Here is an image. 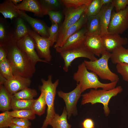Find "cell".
<instances>
[{
  "label": "cell",
  "mask_w": 128,
  "mask_h": 128,
  "mask_svg": "<svg viewBox=\"0 0 128 128\" xmlns=\"http://www.w3.org/2000/svg\"><path fill=\"white\" fill-rule=\"evenodd\" d=\"M41 92L40 95L37 99H35L31 108L35 114L39 116L45 113L46 105L45 94L43 91Z\"/></svg>",
  "instance_id": "83f0119b"
},
{
  "label": "cell",
  "mask_w": 128,
  "mask_h": 128,
  "mask_svg": "<svg viewBox=\"0 0 128 128\" xmlns=\"http://www.w3.org/2000/svg\"><path fill=\"white\" fill-rule=\"evenodd\" d=\"M7 59V52L4 48L0 46V62Z\"/></svg>",
  "instance_id": "b9f144b4"
},
{
  "label": "cell",
  "mask_w": 128,
  "mask_h": 128,
  "mask_svg": "<svg viewBox=\"0 0 128 128\" xmlns=\"http://www.w3.org/2000/svg\"><path fill=\"white\" fill-rule=\"evenodd\" d=\"M102 7L101 0H92L90 4L87 6L86 11L87 17L97 15Z\"/></svg>",
  "instance_id": "836d02e7"
},
{
  "label": "cell",
  "mask_w": 128,
  "mask_h": 128,
  "mask_svg": "<svg viewBox=\"0 0 128 128\" xmlns=\"http://www.w3.org/2000/svg\"><path fill=\"white\" fill-rule=\"evenodd\" d=\"M128 29V6L124 9L112 11L108 28L109 33L122 34Z\"/></svg>",
  "instance_id": "ba28073f"
},
{
  "label": "cell",
  "mask_w": 128,
  "mask_h": 128,
  "mask_svg": "<svg viewBox=\"0 0 128 128\" xmlns=\"http://www.w3.org/2000/svg\"><path fill=\"white\" fill-rule=\"evenodd\" d=\"M29 120L22 118H14L12 121V123L17 125L25 127H30L31 123Z\"/></svg>",
  "instance_id": "ab89813d"
},
{
  "label": "cell",
  "mask_w": 128,
  "mask_h": 128,
  "mask_svg": "<svg viewBox=\"0 0 128 128\" xmlns=\"http://www.w3.org/2000/svg\"><path fill=\"white\" fill-rule=\"evenodd\" d=\"M86 26L87 36H101V31L99 18L98 14L87 17Z\"/></svg>",
  "instance_id": "7402d4cb"
},
{
  "label": "cell",
  "mask_w": 128,
  "mask_h": 128,
  "mask_svg": "<svg viewBox=\"0 0 128 128\" xmlns=\"http://www.w3.org/2000/svg\"><path fill=\"white\" fill-rule=\"evenodd\" d=\"M82 128H95L94 123L90 118L85 119L82 123Z\"/></svg>",
  "instance_id": "60d3db41"
},
{
  "label": "cell",
  "mask_w": 128,
  "mask_h": 128,
  "mask_svg": "<svg viewBox=\"0 0 128 128\" xmlns=\"http://www.w3.org/2000/svg\"><path fill=\"white\" fill-rule=\"evenodd\" d=\"M87 17L85 12L76 23L68 29L58 47H62L69 37L85 27L87 22Z\"/></svg>",
  "instance_id": "603a6c76"
},
{
  "label": "cell",
  "mask_w": 128,
  "mask_h": 128,
  "mask_svg": "<svg viewBox=\"0 0 128 128\" xmlns=\"http://www.w3.org/2000/svg\"><path fill=\"white\" fill-rule=\"evenodd\" d=\"M92 0H61L62 5L66 8H76L81 6L86 5L88 6L91 3Z\"/></svg>",
  "instance_id": "d6a6232c"
},
{
  "label": "cell",
  "mask_w": 128,
  "mask_h": 128,
  "mask_svg": "<svg viewBox=\"0 0 128 128\" xmlns=\"http://www.w3.org/2000/svg\"><path fill=\"white\" fill-rule=\"evenodd\" d=\"M67 114L65 107H64L62 114L59 115L55 113L50 122L49 125L53 128H71V125L68 122Z\"/></svg>",
  "instance_id": "cb8c5ba5"
},
{
  "label": "cell",
  "mask_w": 128,
  "mask_h": 128,
  "mask_svg": "<svg viewBox=\"0 0 128 128\" xmlns=\"http://www.w3.org/2000/svg\"><path fill=\"white\" fill-rule=\"evenodd\" d=\"M59 27L58 24L52 23L51 26L49 27V37L48 38L51 42L52 46L57 41Z\"/></svg>",
  "instance_id": "e575fe53"
},
{
  "label": "cell",
  "mask_w": 128,
  "mask_h": 128,
  "mask_svg": "<svg viewBox=\"0 0 128 128\" xmlns=\"http://www.w3.org/2000/svg\"><path fill=\"white\" fill-rule=\"evenodd\" d=\"M16 42L20 50L34 64H36L37 62H39L49 63L39 57L35 50L34 41L29 34Z\"/></svg>",
  "instance_id": "30bf717a"
},
{
  "label": "cell",
  "mask_w": 128,
  "mask_h": 128,
  "mask_svg": "<svg viewBox=\"0 0 128 128\" xmlns=\"http://www.w3.org/2000/svg\"><path fill=\"white\" fill-rule=\"evenodd\" d=\"M44 15H47L48 12L51 10H56L59 8L62 5L60 0H40Z\"/></svg>",
  "instance_id": "f546056e"
},
{
  "label": "cell",
  "mask_w": 128,
  "mask_h": 128,
  "mask_svg": "<svg viewBox=\"0 0 128 128\" xmlns=\"http://www.w3.org/2000/svg\"><path fill=\"white\" fill-rule=\"evenodd\" d=\"M16 7L20 10L32 12L37 16L41 17L44 15L39 0H23Z\"/></svg>",
  "instance_id": "ffe728a7"
},
{
  "label": "cell",
  "mask_w": 128,
  "mask_h": 128,
  "mask_svg": "<svg viewBox=\"0 0 128 128\" xmlns=\"http://www.w3.org/2000/svg\"><path fill=\"white\" fill-rule=\"evenodd\" d=\"M47 14L49 16L52 23L59 25L61 23L62 16L60 11L56 10L50 11L48 12Z\"/></svg>",
  "instance_id": "74e56055"
},
{
  "label": "cell",
  "mask_w": 128,
  "mask_h": 128,
  "mask_svg": "<svg viewBox=\"0 0 128 128\" xmlns=\"http://www.w3.org/2000/svg\"><path fill=\"white\" fill-rule=\"evenodd\" d=\"M123 88L120 86L116 87L109 90L103 89H91L90 91L82 95V99L81 104L83 105L90 103L92 105L99 103L102 104L105 115L108 116L110 113L108 104L110 99L121 93Z\"/></svg>",
  "instance_id": "3957f363"
},
{
  "label": "cell",
  "mask_w": 128,
  "mask_h": 128,
  "mask_svg": "<svg viewBox=\"0 0 128 128\" xmlns=\"http://www.w3.org/2000/svg\"><path fill=\"white\" fill-rule=\"evenodd\" d=\"M82 92L79 83L77 84L74 90L69 92H64L61 91L57 92L58 96L62 98L65 102L68 119L70 118L72 114L75 115L77 114L76 105Z\"/></svg>",
  "instance_id": "9c48e42d"
},
{
  "label": "cell",
  "mask_w": 128,
  "mask_h": 128,
  "mask_svg": "<svg viewBox=\"0 0 128 128\" xmlns=\"http://www.w3.org/2000/svg\"><path fill=\"white\" fill-rule=\"evenodd\" d=\"M35 99H19L12 97L11 103V109L13 110L31 109Z\"/></svg>",
  "instance_id": "4316f807"
},
{
  "label": "cell",
  "mask_w": 128,
  "mask_h": 128,
  "mask_svg": "<svg viewBox=\"0 0 128 128\" xmlns=\"http://www.w3.org/2000/svg\"><path fill=\"white\" fill-rule=\"evenodd\" d=\"M114 7L112 3L103 5L98 14L101 25V36L109 33L108 28Z\"/></svg>",
  "instance_id": "ac0fdd59"
},
{
  "label": "cell",
  "mask_w": 128,
  "mask_h": 128,
  "mask_svg": "<svg viewBox=\"0 0 128 128\" xmlns=\"http://www.w3.org/2000/svg\"><path fill=\"white\" fill-rule=\"evenodd\" d=\"M9 128H31L30 127H25L19 126L13 123H12L10 126Z\"/></svg>",
  "instance_id": "ee69618b"
},
{
  "label": "cell",
  "mask_w": 128,
  "mask_h": 128,
  "mask_svg": "<svg viewBox=\"0 0 128 128\" xmlns=\"http://www.w3.org/2000/svg\"><path fill=\"white\" fill-rule=\"evenodd\" d=\"M117 72L122 76L123 79L128 82V64L121 63L116 64Z\"/></svg>",
  "instance_id": "8d00e7d4"
},
{
  "label": "cell",
  "mask_w": 128,
  "mask_h": 128,
  "mask_svg": "<svg viewBox=\"0 0 128 128\" xmlns=\"http://www.w3.org/2000/svg\"><path fill=\"white\" fill-rule=\"evenodd\" d=\"M14 41L17 42L29 34L32 29L20 15L11 21Z\"/></svg>",
  "instance_id": "2e32d148"
},
{
  "label": "cell",
  "mask_w": 128,
  "mask_h": 128,
  "mask_svg": "<svg viewBox=\"0 0 128 128\" xmlns=\"http://www.w3.org/2000/svg\"><path fill=\"white\" fill-rule=\"evenodd\" d=\"M8 114L13 118H22L33 120L36 117L35 114L31 109L8 111Z\"/></svg>",
  "instance_id": "4dcf8cb0"
},
{
  "label": "cell",
  "mask_w": 128,
  "mask_h": 128,
  "mask_svg": "<svg viewBox=\"0 0 128 128\" xmlns=\"http://www.w3.org/2000/svg\"><path fill=\"white\" fill-rule=\"evenodd\" d=\"M14 40L11 23L0 17V46H4Z\"/></svg>",
  "instance_id": "d6986e66"
},
{
  "label": "cell",
  "mask_w": 128,
  "mask_h": 128,
  "mask_svg": "<svg viewBox=\"0 0 128 128\" xmlns=\"http://www.w3.org/2000/svg\"><path fill=\"white\" fill-rule=\"evenodd\" d=\"M29 35L34 41L36 49L39 57L49 62L52 59L50 50V47L52 46L48 38L41 37L32 29Z\"/></svg>",
  "instance_id": "8fae6325"
},
{
  "label": "cell",
  "mask_w": 128,
  "mask_h": 128,
  "mask_svg": "<svg viewBox=\"0 0 128 128\" xmlns=\"http://www.w3.org/2000/svg\"><path fill=\"white\" fill-rule=\"evenodd\" d=\"M20 10L11 1L6 0L0 4V12L5 19L11 21L19 16Z\"/></svg>",
  "instance_id": "44dd1931"
},
{
  "label": "cell",
  "mask_w": 128,
  "mask_h": 128,
  "mask_svg": "<svg viewBox=\"0 0 128 128\" xmlns=\"http://www.w3.org/2000/svg\"><path fill=\"white\" fill-rule=\"evenodd\" d=\"M38 95L37 90L27 87L17 92L12 95L14 98L19 99L31 100Z\"/></svg>",
  "instance_id": "f1b7e54d"
},
{
  "label": "cell",
  "mask_w": 128,
  "mask_h": 128,
  "mask_svg": "<svg viewBox=\"0 0 128 128\" xmlns=\"http://www.w3.org/2000/svg\"><path fill=\"white\" fill-rule=\"evenodd\" d=\"M84 44L95 55L99 57L106 51L100 36H87Z\"/></svg>",
  "instance_id": "e0dca14e"
},
{
  "label": "cell",
  "mask_w": 128,
  "mask_h": 128,
  "mask_svg": "<svg viewBox=\"0 0 128 128\" xmlns=\"http://www.w3.org/2000/svg\"><path fill=\"white\" fill-rule=\"evenodd\" d=\"M112 4L115 11L118 12L124 9L128 6V0H113Z\"/></svg>",
  "instance_id": "f35d334b"
},
{
  "label": "cell",
  "mask_w": 128,
  "mask_h": 128,
  "mask_svg": "<svg viewBox=\"0 0 128 128\" xmlns=\"http://www.w3.org/2000/svg\"><path fill=\"white\" fill-rule=\"evenodd\" d=\"M8 111H5L0 114V128H8L12 123L14 118L8 114Z\"/></svg>",
  "instance_id": "d590c367"
},
{
  "label": "cell",
  "mask_w": 128,
  "mask_h": 128,
  "mask_svg": "<svg viewBox=\"0 0 128 128\" xmlns=\"http://www.w3.org/2000/svg\"><path fill=\"white\" fill-rule=\"evenodd\" d=\"M113 0H101V6L111 3H112Z\"/></svg>",
  "instance_id": "7bdbcfd3"
},
{
  "label": "cell",
  "mask_w": 128,
  "mask_h": 128,
  "mask_svg": "<svg viewBox=\"0 0 128 128\" xmlns=\"http://www.w3.org/2000/svg\"><path fill=\"white\" fill-rule=\"evenodd\" d=\"M0 72L6 79H10L14 77L12 69L8 59L0 62Z\"/></svg>",
  "instance_id": "1f68e13d"
},
{
  "label": "cell",
  "mask_w": 128,
  "mask_h": 128,
  "mask_svg": "<svg viewBox=\"0 0 128 128\" xmlns=\"http://www.w3.org/2000/svg\"><path fill=\"white\" fill-rule=\"evenodd\" d=\"M87 6L84 5L76 8H66L64 10V18L59 27L57 41L54 46L57 48L66 31L70 27L76 23L82 16L86 12Z\"/></svg>",
  "instance_id": "8992f818"
},
{
  "label": "cell",
  "mask_w": 128,
  "mask_h": 128,
  "mask_svg": "<svg viewBox=\"0 0 128 128\" xmlns=\"http://www.w3.org/2000/svg\"><path fill=\"white\" fill-rule=\"evenodd\" d=\"M86 33L85 27L69 37L62 47L55 48L56 51L59 53L84 44L87 37Z\"/></svg>",
  "instance_id": "4fadbf2b"
},
{
  "label": "cell",
  "mask_w": 128,
  "mask_h": 128,
  "mask_svg": "<svg viewBox=\"0 0 128 128\" xmlns=\"http://www.w3.org/2000/svg\"><path fill=\"white\" fill-rule=\"evenodd\" d=\"M12 95L7 90L3 85H0V110L4 112L11 109Z\"/></svg>",
  "instance_id": "484cf974"
},
{
  "label": "cell",
  "mask_w": 128,
  "mask_h": 128,
  "mask_svg": "<svg viewBox=\"0 0 128 128\" xmlns=\"http://www.w3.org/2000/svg\"><path fill=\"white\" fill-rule=\"evenodd\" d=\"M31 83V78L18 75H14L13 78L7 80L5 78L3 85L12 95L27 87Z\"/></svg>",
  "instance_id": "7c38bea8"
},
{
  "label": "cell",
  "mask_w": 128,
  "mask_h": 128,
  "mask_svg": "<svg viewBox=\"0 0 128 128\" xmlns=\"http://www.w3.org/2000/svg\"><path fill=\"white\" fill-rule=\"evenodd\" d=\"M111 53L106 51L100 58L94 61L84 60V62L88 70L92 72L102 79L110 81L111 82H118V76L112 72L108 65Z\"/></svg>",
  "instance_id": "5b68a950"
},
{
  "label": "cell",
  "mask_w": 128,
  "mask_h": 128,
  "mask_svg": "<svg viewBox=\"0 0 128 128\" xmlns=\"http://www.w3.org/2000/svg\"><path fill=\"white\" fill-rule=\"evenodd\" d=\"M19 14L33 31L42 37L48 38L49 27L44 22L29 16L25 11L20 10Z\"/></svg>",
  "instance_id": "5bb4252c"
},
{
  "label": "cell",
  "mask_w": 128,
  "mask_h": 128,
  "mask_svg": "<svg viewBox=\"0 0 128 128\" xmlns=\"http://www.w3.org/2000/svg\"><path fill=\"white\" fill-rule=\"evenodd\" d=\"M73 79L80 86L82 92L89 89L109 90L116 87L118 82L108 83L101 82L97 75L93 72H89L83 62L78 66L77 71L73 75Z\"/></svg>",
  "instance_id": "7a4b0ae2"
},
{
  "label": "cell",
  "mask_w": 128,
  "mask_h": 128,
  "mask_svg": "<svg viewBox=\"0 0 128 128\" xmlns=\"http://www.w3.org/2000/svg\"><path fill=\"white\" fill-rule=\"evenodd\" d=\"M14 75L31 78L36 71L35 64L32 62L13 41L3 46Z\"/></svg>",
  "instance_id": "6da1fadb"
},
{
  "label": "cell",
  "mask_w": 128,
  "mask_h": 128,
  "mask_svg": "<svg viewBox=\"0 0 128 128\" xmlns=\"http://www.w3.org/2000/svg\"><path fill=\"white\" fill-rule=\"evenodd\" d=\"M110 59L113 64H128V48L126 49L123 46H119L111 53Z\"/></svg>",
  "instance_id": "d4e9b609"
},
{
  "label": "cell",
  "mask_w": 128,
  "mask_h": 128,
  "mask_svg": "<svg viewBox=\"0 0 128 128\" xmlns=\"http://www.w3.org/2000/svg\"><path fill=\"white\" fill-rule=\"evenodd\" d=\"M52 76L49 75L48 79L46 80L43 78L41 79V85L38 86L40 91L44 92L45 94V99L47 106V114L46 118L41 128H46L50 121L56 113L54 107V101L56 93V88L59 82V79L53 83Z\"/></svg>",
  "instance_id": "277c9868"
},
{
  "label": "cell",
  "mask_w": 128,
  "mask_h": 128,
  "mask_svg": "<svg viewBox=\"0 0 128 128\" xmlns=\"http://www.w3.org/2000/svg\"><path fill=\"white\" fill-rule=\"evenodd\" d=\"M59 54L64 60V64L63 69L66 72L68 71L72 62L76 58H85L91 61L98 59L84 44L72 49L61 52Z\"/></svg>",
  "instance_id": "52a82bcc"
},
{
  "label": "cell",
  "mask_w": 128,
  "mask_h": 128,
  "mask_svg": "<svg viewBox=\"0 0 128 128\" xmlns=\"http://www.w3.org/2000/svg\"><path fill=\"white\" fill-rule=\"evenodd\" d=\"M101 38L106 51L111 53L121 46L127 44L128 39L118 34L108 33L103 35Z\"/></svg>",
  "instance_id": "9a60e30c"
},
{
  "label": "cell",
  "mask_w": 128,
  "mask_h": 128,
  "mask_svg": "<svg viewBox=\"0 0 128 128\" xmlns=\"http://www.w3.org/2000/svg\"><path fill=\"white\" fill-rule=\"evenodd\" d=\"M11 1L16 6L18 3H19L22 1V0H11Z\"/></svg>",
  "instance_id": "f6af8a7d"
}]
</instances>
